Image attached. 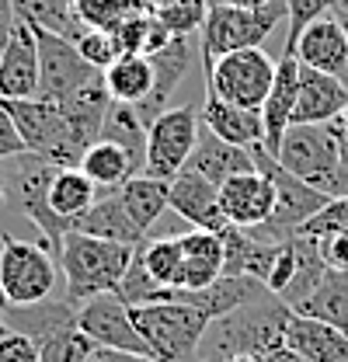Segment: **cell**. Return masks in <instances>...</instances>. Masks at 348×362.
I'll use <instances>...</instances> for the list:
<instances>
[{
	"label": "cell",
	"instance_id": "6da1fadb",
	"mask_svg": "<svg viewBox=\"0 0 348 362\" xmlns=\"http://www.w3.org/2000/svg\"><path fill=\"white\" fill-rule=\"evenodd\" d=\"M296 314L289 303H282L275 293H265L255 303L216 317L202 338L199 362H230L233 356H265L279 345H286L289 317Z\"/></svg>",
	"mask_w": 348,
	"mask_h": 362
},
{
	"label": "cell",
	"instance_id": "7a4b0ae2",
	"mask_svg": "<svg viewBox=\"0 0 348 362\" xmlns=\"http://www.w3.org/2000/svg\"><path fill=\"white\" fill-rule=\"evenodd\" d=\"M132 251L136 247L129 244H115V240H101L81 230H70L59 247V272L66 279V300L81 307L91 296L115 293L129 269Z\"/></svg>",
	"mask_w": 348,
	"mask_h": 362
},
{
	"label": "cell",
	"instance_id": "3957f363",
	"mask_svg": "<svg viewBox=\"0 0 348 362\" xmlns=\"http://www.w3.org/2000/svg\"><path fill=\"white\" fill-rule=\"evenodd\" d=\"M132 324L139 327L150 356L157 362H199L202 338L209 331V317L195 303H188L181 293L164 303H146V307H129Z\"/></svg>",
	"mask_w": 348,
	"mask_h": 362
},
{
	"label": "cell",
	"instance_id": "277c9868",
	"mask_svg": "<svg viewBox=\"0 0 348 362\" xmlns=\"http://www.w3.org/2000/svg\"><path fill=\"white\" fill-rule=\"evenodd\" d=\"M275 160L306 181L310 188L338 199L342 195V143H338V122H306V126H289Z\"/></svg>",
	"mask_w": 348,
	"mask_h": 362
},
{
	"label": "cell",
	"instance_id": "5b68a950",
	"mask_svg": "<svg viewBox=\"0 0 348 362\" xmlns=\"http://www.w3.org/2000/svg\"><path fill=\"white\" fill-rule=\"evenodd\" d=\"M286 0H268L261 7H226L209 4L206 21L199 28V56L202 63H213L223 52L233 49H255L279 25H286Z\"/></svg>",
	"mask_w": 348,
	"mask_h": 362
},
{
	"label": "cell",
	"instance_id": "8992f818",
	"mask_svg": "<svg viewBox=\"0 0 348 362\" xmlns=\"http://www.w3.org/2000/svg\"><path fill=\"white\" fill-rule=\"evenodd\" d=\"M0 105L11 112L28 153L42 157L56 168H77L81 164L87 146L70 129L59 105L42 101V98H21V101H0Z\"/></svg>",
	"mask_w": 348,
	"mask_h": 362
},
{
	"label": "cell",
	"instance_id": "52a82bcc",
	"mask_svg": "<svg viewBox=\"0 0 348 362\" xmlns=\"http://www.w3.org/2000/svg\"><path fill=\"white\" fill-rule=\"evenodd\" d=\"M56 269L45 240H21L14 233L0 237V289L7 296V307H28L42 303L56 289Z\"/></svg>",
	"mask_w": 348,
	"mask_h": 362
},
{
	"label": "cell",
	"instance_id": "ba28073f",
	"mask_svg": "<svg viewBox=\"0 0 348 362\" xmlns=\"http://www.w3.org/2000/svg\"><path fill=\"white\" fill-rule=\"evenodd\" d=\"M56 171L59 168L42 160V157L21 153V157L11 160V175H4V178H7V199H11V206L18 213H25L32 223L39 226V233H42L45 244H49L52 258L59 262V247H63L66 233L74 230V223L63 220V216H56L52 206H49V181H52Z\"/></svg>",
	"mask_w": 348,
	"mask_h": 362
},
{
	"label": "cell",
	"instance_id": "9c48e42d",
	"mask_svg": "<svg viewBox=\"0 0 348 362\" xmlns=\"http://www.w3.org/2000/svg\"><path fill=\"white\" fill-rule=\"evenodd\" d=\"M202 66H206V94H216L230 105L261 112V105L272 90V81H275L279 59H272L261 45H255V49L223 52L213 63H202Z\"/></svg>",
	"mask_w": 348,
	"mask_h": 362
},
{
	"label": "cell",
	"instance_id": "30bf717a",
	"mask_svg": "<svg viewBox=\"0 0 348 362\" xmlns=\"http://www.w3.org/2000/svg\"><path fill=\"white\" fill-rule=\"evenodd\" d=\"M255 168L265 171L272 178V185H275V213H272V220L251 230L261 240H289V237H296L306 220L331 202V195H324V192L310 188L306 181H300L296 175H289L265 146H255Z\"/></svg>",
	"mask_w": 348,
	"mask_h": 362
},
{
	"label": "cell",
	"instance_id": "8fae6325",
	"mask_svg": "<svg viewBox=\"0 0 348 362\" xmlns=\"http://www.w3.org/2000/svg\"><path fill=\"white\" fill-rule=\"evenodd\" d=\"M202 129V119H199V108L192 105H178L161 112L150 126H146V164H143V175L161 181H174L185 164H188V153L195 150V139Z\"/></svg>",
	"mask_w": 348,
	"mask_h": 362
},
{
	"label": "cell",
	"instance_id": "7c38bea8",
	"mask_svg": "<svg viewBox=\"0 0 348 362\" xmlns=\"http://www.w3.org/2000/svg\"><path fill=\"white\" fill-rule=\"evenodd\" d=\"M32 32H35V42H39V94L35 98L59 105L74 90H81L94 77H101V70L91 66L81 56L77 42L52 35L45 28H32Z\"/></svg>",
	"mask_w": 348,
	"mask_h": 362
},
{
	"label": "cell",
	"instance_id": "4fadbf2b",
	"mask_svg": "<svg viewBox=\"0 0 348 362\" xmlns=\"http://www.w3.org/2000/svg\"><path fill=\"white\" fill-rule=\"evenodd\" d=\"M77 327L98 349H119V352H139L150 356L139 327L132 324V310L115 296V293H101L91 296L77 307Z\"/></svg>",
	"mask_w": 348,
	"mask_h": 362
},
{
	"label": "cell",
	"instance_id": "5bb4252c",
	"mask_svg": "<svg viewBox=\"0 0 348 362\" xmlns=\"http://www.w3.org/2000/svg\"><path fill=\"white\" fill-rule=\"evenodd\" d=\"M195 39L192 35H171L168 42L161 45L157 52H150V63H153V88L150 94L136 105V112H139V119L150 126L161 112H168L174 98V90L178 84L192 74V66H195Z\"/></svg>",
	"mask_w": 348,
	"mask_h": 362
},
{
	"label": "cell",
	"instance_id": "9a60e30c",
	"mask_svg": "<svg viewBox=\"0 0 348 362\" xmlns=\"http://www.w3.org/2000/svg\"><path fill=\"white\" fill-rule=\"evenodd\" d=\"M219 209L230 226L255 230V226L268 223L275 213V185L258 168L233 175L219 185Z\"/></svg>",
	"mask_w": 348,
	"mask_h": 362
},
{
	"label": "cell",
	"instance_id": "2e32d148",
	"mask_svg": "<svg viewBox=\"0 0 348 362\" xmlns=\"http://www.w3.org/2000/svg\"><path fill=\"white\" fill-rule=\"evenodd\" d=\"M35 94H39V42L32 25L18 18L0 59V101H21Z\"/></svg>",
	"mask_w": 348,
	"mask_h": 362
},
{
	"label": "cell",
	"instance_id": "e0dca14e",
	"mask_svg": "<svg viewBox=\"0 0 348 362\" xmlns=\"http://www.w3.org/2000/svg\"><path fill=\"white\" fill-rule=\"evenodd\" d=\"M293 56L310 70L335 74V77L348 81V35L335 14L310 21L293 45Z\"/></svg>",
	"mask_w": 348,
	"mask_h": 362
},
{
	"label": "cell",
	"instance_id": "ac0fdd59",
	"mask_svg": "<svg viewBox=\"0 0 348 362\" xmlns=\"http://www.w3.org/2000/svg\"><path fill=\"white\" fill-rule=\"evenodd\" d=\"M348 108V81L335 74H320L300 63V90L293 108V126L306 122H335Z\"/></svg>",
	"mask_w": 348,
	"mask_h": 362
},
{
	"label": "cell",
	"instance_id": "d6986e66",
	"mask_svg": "<svg viewBox=\"0 0 348 362\" xmlns=\"http://www.w3.org/2000/svg\"><path fill=\"white\" fill-rule=\"evenodd\" d=\"M168 188H171V195H168L171 209L185 223H192L195 230H213V233H223L230 226L219 209V185L206 181L202 175L181 171Z\"/></svg>",
	"mask_w": 348,
	"mask_h": 362
},
{
	"label": "cell",
	"instance_id": "ffe728a7",
	"mask_svg": "<svg viewBox=\"0 0 348 362\" xmlns=\"http://www.w3.org/2000/svg\"><path fill=\"white\" fill-rule=\"evenodd\" d=\"M185 171L192 175H202L213 185H223L233 175H244V171H255V150L248 146H237V143H226L219 139L213 129H199V139H195V150L188 153V164Z\"/></svg>",
	"mask_w": 348,
	"mask_h": 362
},
{
	"label": "cell",
	"instance_id": "44dd1931",
	"mask_svg": "<svg viewBox=\"0 0 348 362\" xmlns=\"http://www.w3.org/2000/svg\"><path fill=\"white\" fill-rule=\"evenodd\" d=\"M296 90H300V59L296 56H279L272 90L261 105V122H265V150L275 157L286 129L293 126V108H296Z\"/></svg>",
	"mask_w": 348,
	"mask_h": 362
},
{
	"label": "cell",
	"instance_id": "7402d4cb",
	"mask_svg": "<svg viewBox=\"0 0 348 362\" xmlns=\"http://www.w3.org/2000/svg\"><path fill=\"white\" fill-rule=\"evenodd\" d=\"M181 237V279L178 293H195L223 275V237L213 230H185Z\"/></svg>",
	"mask_w": 348,
	"mask_h": 362
},
{
	"label": "cell",
	"instance_id": "603a6c76",
	"mask_svg": "<svg viewBox=\"0 0 348 362\" xmlns=\"http://www.w3.org/2000/svg\"><path fill=\"white\" fill-rule=\"evenodd\" d=\"M286 345L306 362H348V334L327 320H317V317H289Z\"/></svg>",
	"mask_w": 348,
	"mask_h": 362
},
{
	"label": "cell",
	"instance_id": "cb8c5ba5",
	"mask_svg": "<svg viewBox=\"0 0 348 362\" xmlns=\"http://www.w3.org/2000/svg\"><path fill=\"white\" fill-rule=\"evenodd\" d=\"M199 119L206 129H213L219 139L226 143H237V146H265V122H261V112L251 108H240V105H230L216 94H206L202 108H199Z\"/></svg>",
	"mask_w": 348,
	"mask_h": 362
},
{
	"label": "cell",
	"instance_id": "d4e9b609",
	"mask_svg": "<svg viewBox=\"0 0 348 362\" xmlns=\"http://www.w3.org/2000/svg\"><path fill=\"white\" fill-rule=\"evenodd\" d=\"M74 230H81V233H91V237H101V240H115V244H143L146 237L136 230V223L129 220V213H126V202H122V195H119V188L115 192H101L94 202H91V209H87L84 216L74 223Z\"/></svg>",
	"mask_w": 348,
	"mask_h": 362
},
{
	"label": "cell",
	"instance_id": "484cf974",
	"mask_svg": "<svg viewBox=\"0 0 348 362\" xmlns=\"http://www.w3.org/2000/svg\"><path fill=\"white\" fill-rule=\"evenodd\" d=\"M108 108H112V94L105 88V74L94 77V81L84 84L81 90H74L70 98L59 101V112L66 115L70 129L77 133V139H81L84 146H91V143L101 139V126H105Z\"/></svg>",
	"mask_w": 348,
	"mask_h": 362
},
{
	"label": "cell",
	"instance_id": "4316f807",
	"mask_svg": "<svg viewBox=\"0 0 348 362\" xmlns=\"http://www.w3.org/2000/svg\"><path fill=\"white\" fill-rule=\"evenodd\" d=\"M265 293H268L265 282L251 279V275H219L213 286L195 289V293H181V296L188 303H195L209 320H216V317H226L240 307H248V303H255Z\"/></svg>",
	"mask_w": 348,
	"mask_h": 362
},
{
	"label": "cell",
	"instance_id": "83f0119b",
	"mask_svg": "<svg viewBox=\"0 0 348 362\" xmlns=\"http://www.w3.org/2000/svg\"><path fill=\"white\" fill-rule=\"evenodd\" d=\"M74 324H77V307L70 300H52V296L42 303H28V307H7V314H4V327L32 338L35 345Z\"/></svg>",
	"mask_w": 348,
	"mask_h": 362
},
{
	"label": "cell",
	"instance_id": "f1b7e54d",
	"mask_svg": "<svg viewBox=\"0 0 348 362\" xmlns=\"http://www.w3.org/2000/svg\"><path fill=\"white\" fill-rule=\"evenodd\" d=\"M11 7H14V18L28 21L32 28H45L70 42H77L87 32L77 0H11Z\"/></svg>",
	"mask_w": 348,
	"mask_h": 362
},
{
	"label": "cell",
	"instance_id": "f546056e",
	"mask_svg": "<svg viewBox=\"0 0 348 362\" xmlns=\"http://www.w3.org/2000/svg\"><path fill=\"white\" fill-rule=\"evenodd\" d=\"M171 181H161V178H150V175H132L122 188H119V195H122V202H126V213H129V220L136 223V230L146 237L153 223L161 220V213L164 209H171V188H168Z\"/></svg>",
	"mask_w": 348,
	"mask_h": 362
},
{
	"label": "cell",
	"instance_id": "4dcf8cb0",
	"mask_svg": "<svg viewBox=\"0 0 348 362\" xmlns=\"http://www.w3.org/2000/svg\"><path fill=\"white\" fill-rule=\"evenodd\" d=\"M101 139H108L119 150H126L136 175H143V164H146V122L139 119L136 105L112 101V108L105 115V126H101Z\"/></svg>",
	"mask_w": 348,
	"mask_h": 362
},
{
	"label": "cell",
	"instance_id": "1f68e13d",
	"mask_svg": "<svg viewBox=\"0 0 348 362\" xmlns=\"http://www.w3.org/2000/svg\"><path fill=\"white\" fill-rule=\"evenodd\" d=\"M98 195H101L98 185L87 178L81 168H59L49 181V206H52L56 216H63L70 223H77L84 216Z\"/></svg>",
	"mask_w": 348,
	"mask_h": 362
},
{
	"label": "cell",
	"instance_id": "d6a6232c",
	"mask_svg": "<svg viewBox=\"0 0 348 362\" xmlns=\"http://www.w3.org/2000/svg\"><path fill=\"white\" fill-rule=\"evenodd\" d=\"M105 88L112 94V101L139 105L150 94V88H153V63H150V56H139V52L119 56L105 70Z\"/></svg>",
	"mask_w": 348,
	"mask_h": 362
},
{
	"label": "cell",
	"instance_id": "836d02e7",
	"mask_svg": "<svg viewBox=\"0 0 348 362\" xmlns=\"http://www.w3.org/2000/svg\"><path fill=\"white\" fill-rule=\"evenodd\" d=\"M77 168L98 185V192H115V188H122V185L136 175V168H132V160L126 157V150H119V146L108 143V139L91 143Z\"/></svg>",
	"mask_w": 348,
	"mask_h": 362
},
{
	"label": "cell",
	"instance_id": "e575fe53",
	"mask_svg": "<svg viewBox=\"0 0 348 362\" xmlns=\"http://www.w3.org/2000/svg\"><path fill=\"white\" fill-rule=\"evenodd\" d=\"M293 240H296V275H293L289 289H286L279 300H282V303H289V307L296 310L306 296L320 286V279H324V272H327V262L320 258V247H317V240H313V237L296 233Z\"/></svg>",
	"mask_w": 348,
	"mask_h": 362
},
{
	"label": "cell",
	"instance_id": "d590c367",
	"mask_svg": "<svg viewBox=\"0 0 348 362\" xmlns=\"http://www.w3.org/2000/svg\"><path fill=\"white\" fill-rule=\"evenodd\" d=\"M115 296L126 303V307H146V303H164V300H174L178 296V289H168V286H161L146 265H143V251H139V244H136V251H132V262L126 275H122V282H119V289H115Z\"/></svg>",
	"mask_w": 348,
	"mask_h": 362
},
{
	"label": "cell",
	"instance_id": "8d00e7d4",
	"mask_svg": "<svg viewBox=\"0 0 348 362\" xmlns=\"http://www.w3.org/2000/svg\"><path fill=\"white\" fill-rule=\"evenodd\" d=\"M143 251V265L146 272L168 286V289H178V279H181V237H146L139 244Z\"/></svg>",
	"mask_w": 348,
	"mask_h": 362
},
{
	"label": "cell",
	"instance_id": "74e56055",
	"mask_svg": "<svg viewBox=\"0 0 348 362\" xmlns=\"http://www.w3.org/2000/svg\"><path fill=\"white\" fill-rule=\"evenodd\" d=\"M94 349L98 345L74 324V327H63V331L49 334L45 341H39V362H87Z\"/></svg>",
	"mask_w": 348,
	"mask_h": 362
},
{
	"label": "cell",
	"instance_id": "f35d334b",
	"mask_svg": "<svg viewBox=\"0 0 348 362\" xmlns=\"http://www.w3.org/2000/svg\"><path fill=\"white\" fill-rule=\"evenodd\" d=\"M77 11L87 28L115 32L126 18L136 14V0H77Z\"/></svg>",
	"mask_w": 348,
	"mask_h": 362
},
{
	"label": "cell",
	"instance_id": "ab89813d",
	"mask_svg": "<svg viewBox=\"0 0 348 362\" xmlns=\"http://www.w3.org/2000/svg\"><path fill=\"white\" fill-rule=\"evenodd\" d=\"M338 0H286V49H282V56H293V45L300 39V32H303L310 21H317V18H324V14H331V7H335Z\"/></svg>",
	"mask_w": 348,
	"mask_h": 362
},
{
	"label": "cell",
	"instance_id": "60d3db41",
	"mask_svg": "<svg viewBox=\"0 0 348 362\" xmlns=\"http://www.w3.org/2000/svg\"><path fill=\"white\" fill-rule=\"evenodd\" d=\"M206 11H209V4H202V0H168V7L157 18L171 35H192L195 28H202Z\"/></svg>",
	"mask_w": 348,
	"mask_h": 362
},
{
	"label": "cell",
	"instance_id": "b9f144b4",
	"mask_svg": "<svg viewBox=\"0 0 348 362\" xmlns=\"http://www.w3.org/2000/svg\"><path fill=\"white\" fill-rule=\"evenodd\" d=\"M306 237H327V233H348V195H338L331 199L320 213H313L310 220L303 223Z\"/></svg>",
	"mask_w": 348,
	"mask_h": 362
},
{
	"label": "cell",
	"instance_id": "7bdbcfd3",
	"mask_svg": "<svg viewBox=\"0 0 348 362\" xmlns=\"http://www.w3.org/2000/svg\"><path fill=\"white\" fill-rule=\"evenodd\" d=\"M77 49H81V56H84L87 63L98 66L101 74L122 56L119 45H115V35H112V32H98V28H87L84 35L77 39Z\"/></svg>",
	"mask_w": 348,
	"mask_h": 362
},
{
	"label": "cell",
	"instance_id": "ee69618b",
	"mask_svg": "<svg viewBox=\"0 0 348 362\" xmlns=\"http://www.w3.org/2000/svg\"><path fill=\"white\" fill-rule=\"evenodd\" d=\"M0 362H39V345L0 324Z\"/></svg>",
	"mask_w": 348,
	"mask_h": 362
},
{
	"label": "cell",
	"instance_id": "f6af8a7d",
	"mask_svg": "<svg viewBox=\"0 0 348 362\" xmlns=\"http://www.w3.org/2000/svg\"><path fill=\"white\" fill-rule=\"evenodd\" d=\"M21 153H28V150H25V139L18 133L11 112L0 105V164H4V160H14V157H21Z\"/></svg>",
	"mask_w": 348,
	"mask_h": 362
},
{
	"label": "cell",
	"instance_id": "bcb514c9",
	"mask_svg": "<svg viewBox=\"0 0 348 362\" xmlns=\"http://www.w3.org/2000/svg\"><path fill=\"white\" fill-rule=\"evenodd\" d=\"M313 240H317L327 269H348V233H327V237H313Z\"/></svg>",
	"mask_w": 348,
	"mask_h": 362
},
{
	"label": "cell",
	"instance_id": "7dc6e473",
	"mask_svg": "<svg viewBox=\"0 0 348 362\" xmlns=\"http://www.w3.org/2000/svg\"><path fill=\"white\" fill-rule=\"evenodd\" d=\"M87 362H157L153 356H139V352H119V349H94Z\"/></svg>",
	"mask_w": 348,
	"mask_h": 362
},
{
	"label": "cell",
	"instance_id": "c3c4849f",
	"mask_svg": "<svg viewBox=\"0 0 348 362\" xmlns=\"http://www.w3.org/2000/svg\"><path fill=\"white\" fill-rule=\"evenodd\" d=\"M14 7H11V0H0V59H4V49L11 42V32H14Z\"/></svg>",
	"mask_w": 348,
	"mask_h": 362
},
{
	"label": "cell",
	"instance_id": "681fc988",
	"mask_svg": "<svg viewBox=\"0 0 348 362\" xmlns=\"http://www.w3.org/2000/svg\"><path fill=\"white\" fill-rule=\"evenodd\" d=\"M261 359H265V362H306V359H300V356H296V352H293L289 345H279V349L265 352Z\"/></svg>",
	"mask_w": 348,
	"mask_h": 362
},
{
	"label": "cell",
	"instance_id": "f907efd6",
	"mask_svg": "<svg viewBox=\"0 0 348 362\" xmlns=\"http://www.w3.org/2000/svg\"><path fill=\"white\" fill-rule=\"evenodd\" d=\"M331 14L338 18V25L345 28V35H348V0H338V4L331 7Z\"/></svg>",
	"mask_w": 348,
	"mask_h": 362
},
{
	"label": "cell",
	"instance_id": "816d5d0a",
	"mask_svg": "<svg viewBox=\"0 0 348 362\" xmlns=\"http://www.w3.org/2000/svg\"><path fill=\"white\" fill-rule=\"evenodd\" d=\"M209 4H226V7H261L268 0H209Z\"/></svg>",
	"mask_w": 348,
	"mask_h": 362
},
{
	"label": "cell",
	"instance_id": "f5cc1de1",
	"mask_svg": "<svg viewBox=\"0 0 348 362\" xmlns=\"http://www.w3.org/2000/svg\"><path fill=\"white\" fill-rule=\"evenodd\" d=\"M230 362H265V359H261V356H233Z\"/></svg>",
	"mask_w": 348,
	"mask_h": 362
},
{
	"label": "cell",
	"instance_id": "db71d44e",
	"mask_svg": "<svg viewBox=\"0 0 348 362\" xmlns=\"http://www.w3.org/2000/svg\"><path fill=\"white\" fill-rule=\"evenodd\" d=\"M4 199H7V178H4V171H0V206H4Z\"/></svg>",
	"mask_w": 348,
	"mask_h": 362
},
{
	"label": "cell",
	"instance_id": "11a10c76",
	"mask_svg": "<svg viewBox=\"0 0 348 362\" xmlns=\"http://www.w3.org/2000/svg\"><path fill=\"white\" fill-rule=\"evenodd\" d=\"M338 122H342V129H345V133H348V108H345V112H342V119H338Z\"/></svg>",
	"mask_w": 348,
	"mask_h": 362
},
{
	"label": "cell",
	"instance_id": "9f6ffc18",
	"mask_svg": "<svg viewBox=\"0 0 348 362\" xmlns=\"http://www.w3.org/2000/svg\"><path fill=\"white\" fill-rule=\"evenodd\" d=\"M0 324H4V317H0Z\"/></svg>",
	"mask_w": 348,
	"mask_h": 362
}]
</instances>
